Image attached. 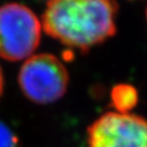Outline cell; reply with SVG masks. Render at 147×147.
I'll return each mask as SVG.
<instances>
[{"mask_svg": "<svg viewBox=\"0 0 147 147\" xmlns=\"http://www.w3.org/2000/svg\"><path fill=\"white\" fill-rule=\"evenodd\" d=\"M0 147H18L16 137L2 122H0Z\"/></svg>", "mask_w": 147, "mask_h": 147, "instance_id": "obj_6", "label": "cell"}, {"mask_svg": "<svg viewBox=\"0 0 147 147\" xmlns=\"http://www.w3.org/2000/svg\"><path fill=\"white\" fill-rule=\"evenodd\" d=\"M146 20H147V10H146Z\"/></svg>", "mask_w": 147, "mask_h": 147, "instance_id": "obj_8", "label": "cell"}, {"mask_svg": "<svg viewBox=\"0 0 147 147\" xmlns=\"http://www.w3.org/2000/svg\"><path fill=\"white\" fill-rule=\"evenodd\" d=\"M115 0H49L42 27L63 45L89 50L117 33Z\"/></svg>", "mask_w": 147, "mask_h": 147, "instance_id": "obj_1", "label": "cell"}, {"mask_svg": "<svg viewBox=\"0 0 147 147\" xmlns=\"http://www.w3.org/2000/svg\"><path fill=\"white\" fill-rule=\"evenodd\" d=\"M41 31L39 18L29 7L18 3L0 6V57L11 61L31 57Z\"/></svg>", "mask_w": 147, "mask_h": 147, "instance_id": "obj_2", "label": "cell"}, {"mask_svg": "<svg viewBox=\"0 0 147 147\" xmlns=\"http://www.w3.org/2000/svg\"><path fill=\"white\" fill-rule=\"evenodd\" d=\"M139 94L134 86L126 83L117 84L110 91V103L115 111L129 113L137 105Z\"/></svg>", "mask_w": 147, "mask_h": 147, "instance_id": "obj_5", "label": "cell"}, {"mask_svg": "<svg viewBox=\"0 0 147 147\" xmlns=\"http://www.w3.org/2000/svg\"><path fill=\"white\" fill-rule=\"evenodd\" d=\"M3 89V78H2V73H1V69H0V95L2 93Z\"/></svg>", "mask_w": 147, "mask_h": 147, "instance_id": "obj_7", "label": "cell"}, {"mask_svg": "<svg viewBox=\"0 0 147 147\" xmlns=\"http://www.w3.org/2000/svg\"><path fill=\"white\" fill-rule=\"evenodd\" d=\"M24 94L34 102L48 104L67 92L69 74L56 56L48 53L33 55L25 61L18 75Z\"/></svg>", "mask_w": 147, "mask_h": 147, "instance_id": "obj_3", "label": "cell"}, {"mask_svg": "<svg viewBox=\"0 0 147 147\" xmlns=\"http://www.w3.org/2000/svg\"><path fill=\"white\" fill-rule=\"evenodd\" d=\"M88 147H147V119L108 111L88 129Z\"/></svg>", "mask_w": 147, "mask_h": 147, "instance_id": "obj_4", "label": "cell"}]
</instances>
